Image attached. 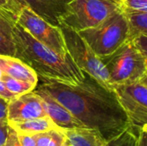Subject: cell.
Returning <instances> with one entry per match:
<instances>
[{"label": "cell", "mask_w": 147, "mask_h": 146, "mask_svg": "<svg viewBox=\"0 0 147 146\" xmlns=\"http://www.w3.org/2000/svg\"><path fill=\"white\" fill-rule=\"evenodd\" d=\"M137 134L132 127H129L121 135L107 141L104 146H135Z\"/></svg>", "instance_id": "obj_19"}, {"label": "cell", "mask_w": 147, "mask_h": 146, "mask_svg": "<svg viewBox=\"0 0 147 146\" xmlns=\"http://www.w3.org/2000/svg\"><path fill=\"white\" fill-rule=\"evenodd\" d=\"M78 34L101 59L113 53L127 41V19L121 9L98 26L80 30Z\"/></svg>", "instance_id": "obj_4"}, {"label": "cell", "mask_w": 147, "mask_h": 146, "mask_svg": "<svg viewBox=\"0 0 147 146\" xmlns=\"http://www.w3.org/2000/svg\"><path fill=\"white\" fill-rule=\"evenodd\" d=\"M40 97L33 90L8 102L7 122L22 121L46 116Z\"/></svg>", "instance_id": "obj_9"}, {"label": "cell", "mask_w": 147, "mask_h": 146, "mask_svg": "<svg viewBox=\"0 0 147 146\" xmlns=\"http://www.w3.org/2000/svg\"><path fill=\"white\" fill-rule=\"evenodd\" d=\"M34 91L40 97L44 110L48 117L61 129H73L85 127L78 121L61 103L55 100L51 95L39 87H35Z\"/></svg>", "instance_id": "obj_10"}, {"label": "cell", "mask_w": 147, "mask_h": 146, "mask_svg": "<svg viewBox=\"0 0 147 146\" xmlns=\"http://www.w3.org/2000/svg\"><path fill=\"white\" fill-rule=\"evenodd\" d=\"M16 135L21 146H36L35 140L33 135L22 134V133H16Z\"/></svg>", "instance_id": "obj_23"}, {"label": "cell", "mask_w": 147, "mask_h": 146, "mask_svg": "<svg viewBox=\"0 0 147 146\" xmlns=\"http://www.w3.org/2000/svg\"><path fill=\"white\" fill-rule=\"evenodd\" d=\"M15 21L7 11L0 9V54L15 56L13 26Z\"/></svg>", "instance_id": "obj_15"}, {"label": "cell", "mask_w": 147, "mask_h": 146, "mask_svg": "<svg viewBox=\"0 0 147 146\" xmlns=\"http://www.w3.org/2000/svg\"><path fill=\"white\" fill-rule=\"evenodd\" d=\"M2 76H3V72H2V71L0 70V79H1V77H2Z\"/></svg>", "instance_id": "obj_31"}, {"label": "cell", "mask_w": 147, "mask_h": 146, "mask_svg": "<svg viewBox=\"0 0 147 146\" xmlns=\"http://www.w3.org/2000/svg\"><path fill=\"white\" fill-rule=\"evenodd\" d=\"M9 13L14 21L24 28L34 39L54 52L67 54L64 37L59 27H55L16 0H9Z\"/></svg>", "instance_id": "obj_5"}, {"label": "cell", "mask_w": 147, "mask_h": 146, "mask_svg": "<svg viewBox=\"0 0 147 146\" xmlns=\"http://www.w3.org/2000/svg\"><path fill=\"white\" fill-rule=\"evenodd\" d=\"M7 107L8 102L0 96V124H7Z\"/></svg>", "instance_id": "obj_24"}, {"label": "cell", "mask_w": 147, "mask_h": 146, "mask_svg": "<svg viewBox=\"0 0 147 146\" xmlns=\"http://www.w3.org/2000/svg\"><path fill=\"white\" fill-rule=\"evenodd\" d=\"M111 89L126 113L131 127L138 133L147 126V77L133 83L114 84Z\"/></svg>", "instance_id": "obj_8"}, {"label": "cell", "mask_w": 147, "mask_h": 146, "mask_svg": "<svg viewBox=\"0 0 147 146\" xmlns=\"http://www.w3.org/2000/svg\"><path fill=\"white\" fill-rule=\"evenodd\" d=\"M120 6L123 11L147 12V0H122Z\"/></svg>", "instance_id": "obj_20"}, {"label": "cell", "mask_w": 147, "mask_h": 146, "mask_svg": "<svg viewBox=\"0 0 147 146\" xmlns=\"http://www.w3.org/2000/svg\"><path fill=\"white\" fill-rule=\"evenodd\" d=\"M114 1H115V2H117V3H118L120 4V3H121V1H122V0H114Z\"/></svg>", "instance_id": "obj_30"}, {"label": "cell", "mask_w": 147, "mask_h": 146, "mask_svg": "<svg viewBox=\"0 0 147 146\" xmlns=\"http://www.w3.org/2000/svg\"><path fill=\"white\" fill-rule=\"evenodd\" d=\"M36 146H61L66 142L63 130H51L33 135Z\"/></svg>", "instance_id": "obj_17"}, {"label": "cell", "mask_w": 147, "mask_h": 146, "mask_svg": "<svg viewBox=\"0 0 147 146\" xmlns=\"http://www.w3.org/2000/svg\"><path fill=\"white\" fill-rule=\"evenodd\" d=\"M3 146H21L19 140L17 139L16 133L9 127V132L6 140Z\"/></svg>", "instance_id": "obj_22"}, {"label": "cell", "mask_w": 147, "mask_h": 146, "mask_svg": "<svg viewBox=\"0 0 147 146\" xmlns=\"http://www.w3.org/2000/svg\"><path fill=\"white\" fill-rule=\"evenodd\" d=\"M63 133L69 146H104L106 143L99 132L91 128L65 129Z\"/></svg>", "instance_id": "obj_14"}, {"label": "cell", "mask_w": 147, "mask_h": 146, "mask_svg": "<svg viewBox=\"0 0 147 146\" xmlns=\"http://www.w3.org/2000/svg\"><path fill=\"white\" fill-rule=\"evenodd\" d=\"M135 146H147V126L138 132Z\"/></svg>", "instance_id": "obj_25"}, {"label": "cell", "mask_w": 147, "mask_h": 146, "mask_svg": "<svg viewBox=\"0 0 147 146\" xmlns=\"http://www.w3.org/2000/svg\"><path fill=\"white\" fill-rule=\"evenodd\" d=\"M28 6L50 24L59 27L62 15L71 0H16Z\"/></svg>", "instance_id": "obj_11"}, {"label": "cell", "mask_w": 147, "mask_h": 146, "mask_svg": "<svg viewBox=\"0 0 147 146\" xmlns=\"http://www.w3.org/2000/svg\"><path fill=\"white\" fill-rule=\"evenodd\" d=\"M109 77L110 87L114 84L139 81L147 77V58L126 41L113 53L101 58Z\"/></svg>", "instance_id": "obj_3"}, {"label": "cell", "mask_w": 147, "mask_h": 146, "mask_svg": "<svg viewBox=\"0 0 147 146\" xmlns=\"http://www.w3.org/2000/svg\"><path fill=\"white\" fill-rule=\"evenodd\" d=\"M127 23V40L131 41L134 38L147 34V12L123 11Z\"/></svg>", "instance_id": "obj_16"}, {"label": "cell", "mask_w": 147, "mask_h": 146, "mask_svg": "<svg viewBox=\"0 0 147 146\" xmlns=\"http://www.w3.org/2000/svg\"><path fill=\"white\" fill-rule=\"evenodd\" d=\"M119 10L121 6L114 0H71L61 17L60 25L78 32L98 26Z\"/></svg>", "instance_id": "obj_6"}, {"label": "cell", "mask_w": 147, "mask_h": 146, "mask_svg": "<svg viewBox=\"0 0 147 146\" xmlns=\"http://www.w3.org/2000/svg\"><path fill=\"white\" fill-rule=\"evenodd\" d=\"M0 70L3 75L8 77L28 81L32 83H38V76L35 71L21 59L9 56L0 54Z\"/></svg>", "instance_id": "obj_12"}, {"label": "cell", "mask_w": 147, "mask_h": 146, "mask_svg": "<svg viewBox=\"0 0 147 146\" xmlns=\"http://www.w3.org/2000/svg\"><path fill=\"white\" fill-rule=\"evenodd\" d=\"M15 56L32 68L38 77L71 84L84 79V72L70 55H61L34 39L15 22L13 26Z\"/></svg>", "instance_id": "obj_2"}, {"label": "cell", "mask_w": 147, "mask_h": 146, "mask_svg": "<svg viewBox=\"0 0 147 146\" xmlns=\"http://www.w3.org/2000/svg\"><path fill=\"white\" fill-rule=\"evenodd\" d=\"M0 96L2 98H3L4 100H6L7 102H9L10 100H12L13 98H15L16 96H15L14 94L10 93L4 86L3 83L0 80Z\"/></svg>", "instance_id": "obj_26"}, {"label": "cell", "mask_w": 147, "mask_h": 146, "mask_svg": "<svg viewBox=\"0 0 147 146\" xmlns=\"http://www.w3.org/2000/svg\"><path fill=\"white\" fill-rule=\"evenodd\" d=\"M8 126L16 133L34 135L51 130H63L59 128L47 115L22 121H8Z\"/></svg>", "instance_id": "obj_13"}, {"label": "cell", "mask_w": 147, "mask_h": 146, "mask_svg": "<svg viewBox=\"0 0 147 146\" xmlns=\"http://www.w3.org/2000/svg\"><path fill=\"white\" fill-rule=\"evenodd\" d=\"M8 132H9L8 125L0 124V146L3 145L8 135Z\"/></svg>", "instance_id": "obj_27"}, {"label": "cell", "mask_w": 147, "mask_h": 146, "mask_svg": "<svg viewBox=\"0 0 147 146\" xmlns=\"http://www.w3.org/2000/svg\"><path fill=\"white\" fill-rule=\"evenodd\" d=\"M9 0H0V9L7 11L8 13H9Z\"/></svg>", "instance_id": "obj_28"}, {"label": "cell", "mask_w": 147, "mask_h": 146, "mask_svg": "<svg viewBox=\"0 0 147 146\" xmlns=\"http://www.w3.org/2000/svg\"><path fill=\"white\" fill-rule=\"evenodd\" d=\"M66 51L76 65L102 84L110 87L109 73L101 59L92 51L78 31L65 25L59 26Z\"/></svg>", "instance_id": "obj_7"}, {"label": "cell", "mask_w": 147, "mask_h": 146, "mask_svg": "<svg viewBox=\"0 0 147 146\" xmlns=\"http://www.w3.org/2000/svg\"><path fill=\"white\" fill-rule=\"evenodd\" d=\"M84 72L75 84L38 77L37 87L61 103L85 127L95 129L107 142L131 127L115 91Z\"/></svg>", "instance_id": "obj_1"}, {"label": "cell", "mask_w": 147, "mask_h": 146, "mask_svg": "<svg viewBox=\"0 0 147 146\" xmlns=\"http://www.w3.org/2000/svg\"><path fill=\"white\" fill-rule=\"evenodd\" d=\"M131 41L134 46L141 52V54L147 58V34L140 35Z\"/></svg>", "instance_id": "obj_21"}, {"label": "cell", "mask_w": 147, "mask_h": 146, "mask_svg": "<svg viewBox=\"0 0 147 146\" xmlns=\"http://www.w3.org/2000/svg\"><path fill=\"white\" fill-rule=\"evenodd\" d=\"M61 146H69V145H68V143H67V140H66V142L65 143V144H63Z\"/></svg>", "instance_id": "obj_29"}, {"label": "cell", "mask_w": 147, "mask_h": 146, "mask_svg": "<svg viewBox=\"0 0 147 146\" xmlns=\"http://www.w3.org/2000/svg\"><path fill=\"white\" fill-rule=\"evenodd\" d=\"M0 80L3 83L5 88L8 90L16 96L33 91L37 85L30 82L16 79V78L8 77L3 74Z\"/></svg>", "instance_id": "obj_18"}]
</instances>
